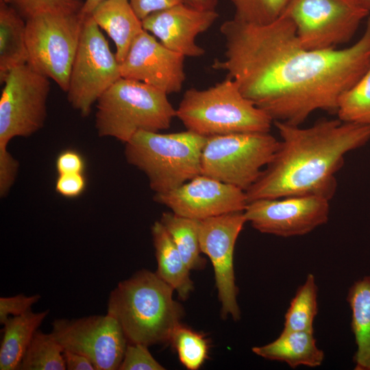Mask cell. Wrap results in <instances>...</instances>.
I'll use <instances>...</instances> for the list:
<instances>
[{"label": "cell", "instance_id": "1", "mask_svg": "<svg viewBox=\"0 0 370 370\" xmlns=\"http://www.w3.org/2000/svg\"><path fill=\"white\" fill-rule=\"evenodd\" d=\"M220 32L224 56L212 67L225 72L273 122L301 125L317 110L336 112L341 96L370 67V16L361 38L341 49L304 48L283 15L264 25L233 18Z\"/></svg>", "mask_w": 370, "mask_h": 370}, {"label": "cell", "instance_id": "2", "mask_svg": "<svg viewBox=\"0 0 370 370\" xmlns=\"http://www.w3.org/2000/svg\"><path fill=\"white\" fill-rule=\"evenodd\" d=\"M281 139L269 163L245 191L247 203L295 195L334 196L345 156L370 141V125L321 119L301 127L274 121Z\"/></svg>", "mask_w": 370, "mask_h": 370}, {"label": "cell", "instance_id": "3", "mask_svg": "<svg viewBox=\"0 0 370 370\" xmlns=\"http://www.w3.org/2000/svg\"><path fill=\"white\" fill-rule=\"evenodd\" d=\"M173 291L156 273L142 269L111 291L107 314L119 323L128 343L169 342L184 314Z\"/></svg>", "mask_w": 370, "mask_h": 370}, {"label": "cell", "instance_id": "4", "mask_svg": "<svg viewBox=\"0 0 370 370\" xmlns=\"http://www.w3.org/2000/svg\"><path fill=\"white\" fill-rule=\"evenodd\" d=\"M176 117L187 130L206 138L269 132L273 123L229 77L206 89H188L176 108Z\"/></svg>", "mask_w": 370, "mask_h": 370}, {"label": "cell", "instance_id": "5", "mask_svg": "<svg viewBox=\"0 0 370 370\" xmlns=\"http://www.w3.org/2000/svg\"><path fill=\"white\" fill-rule=\"evenodd\" d=\"M167 94L136 80L121 77L97 101L95 127L101 137L125 144L140 131L169 128L176 109Z\"/></svg>", "mask_w": 370, "mask_h": 370}, {"label": "cell", "instance_id": "6", "mask_svg": "<svg viewBox=\"0 0 370 370\" xmlns=\"http://www.w3.org/2000/svg\"><path fill=\"white\" fill-rule=\"evenodd\" d=\"M207 138L191 131H140L125 143L127 162L142 171L157 193L173 190L201 174Z\"/></svg>", "mask_w": 370, "mask_h": 370}, {"label": "cell", "instance_id": "7", "mask_svg": "<svg viewBox=\"0 0 370 370\" xmlns=\"http://www.w3.org/2000/svg\"><path fill=\"white\" fill-rule=\"evenodd\" d=\"M0 97V171L12 173L19 166L8 151L16 137H28L40 130L47 118L49 78L27 64L12 69L3 83Z\"/></svg>", "mask_w": 370, "mask_h": 370}, {"label": "cell", "instance_id": "8", "mask_svg": "<svg viewBox=\"0 0 370 370\" xmlns=\"http://www.w3.org/2000/svg\"><path fill=\"white\" fill-rule=\"evenodd\" d=\"M81 9L40 12L25 19L27 64L66 92L86 16Z\"/></svg>", "mask_w": 370, "mask_h": 370}, {"label": "cell", "instance_id": "9", "mask_svg": "<svg viewBox=\"0 0 370 370\" xmlns=\"http://www.w3.org/2000/svg\"><path fill=\"white\" fill-rule=\"evenodd\" d=\"M279 140L269 132L208 137L201 174L247 190L271 160Z\"/></svg>", "mask_w": 370, "mask_h": 370}, {"label": "cell", "instance_id": "10", "mask_svg": "<svg viewBox=\"0 0 370 370\" xmlns=\"http://www.w3.org/2000/svg\"><path fill=\"white\" fill-rule=\"evenodd\" d=\"M369 13L361 0H291L282 15L293 22L304 48L325 50L350 41Z\"/></svg>", "mask_w": 370, "mask_h": 370}, {"label": "cell", "instance_id": "11", "mask_svg": "<svg viewBox=\"0 0 370 370\" xmlns=\"http://www.w3.org/2000/svg\"><path fill=\"white\" fill-rule=\"evenodd\" d=\"M121 77L115 54L92 16L86 15L66 92L69 103L82 116H88L93 104Z\"/></svg>", "mask_w": 370, "mask_h": 370}, {"label": "cell", "instance_id": "12", "mask_svg": "<svg viewBox=\"0 0 370 370\" xmlns=\"http://www.w3.org/2000/svg\"><path fill=\"white\" fill-rule=\"evenodd\" d=\"M51 325V333L64 350L86 356L96 370L119 369L128 342L110 315L57 319Z\"/></svg>", "mask_w": 370, "mask_h": 370}, {"label": "cell", "instance_id": "13", "mask_svg": "<svg viewBox=\"0 0 370 370\" xmlns=\"http://www.w3.org/2000/svg\"><path fill=\"white\" fill-rule=\"evenodd\" d=\"M330 201L310 195L261 199L248 202L244 214L247 222L261 233L303 236L328 222Z\"/></svg>", "mask_w": 370, "mask_h": 370}, {"label": "cell", "instance_id": "14", "mask_svg": "<svg viewBox=\"0 0 370 370\" xmlns=\"http://www.w3.org/2000/svg\"><path fill=\"white\" fill-rule=\"evenodd\" d=\"M247 223L243 212H234L199 220V236L201 252L210 260L214 271L218 297L223 318H241L237 303L234 251L237 238Z\"/></svg>", "mask_w": 370, "mask_h": 370}, {"label": "cell", "instance_id": "15", "mask_svg": "<svg viewBox=\"0 0 370 370\" xmlns=\"http://www.w3.org/2000/svg\"><path fill=\"white\" fill-rule=\"evenodd\" d=\"M154 200L178 215L197 220L243 212L247 205L245 191L201 174L173 190L155 194Z\"/></svg>", "mask_w": 370, "mask_h": 370}, {"label": "cell", "instance_id": "16", "mask_svg": "<svg viewBox=\"0 0 370 370\" xmlns=\"http://www.w3.org/2000/svg\"><path fill=\"white\" fill-rule=\"evenodd\" d=\"M185 56L143 30L120 64L121 77L141 82L167 95L179 92L186 80Z\"/></svg>", "mask_w": 370, "mask_h": 370}, {"label": "cell", "instance_id": "17", "mask_svg": "<svg viewBox=\"0 0 370 370\" xmlns=\"http://www.w3.org/2000/svg\"><path fill=\"white\" fill-rule=\"evenodd\" d=\"M219 18L215 10H200L186 3L153 12L142 20L143 29L164 46L185 57L203 56L205 50L196 43Z\"/></svg>", "mask_w": 370, "mask_h": 370}, {"label": "cell", "instance_id": "18", "mask_svg": "<svg viewBox=\"0 0 370 370\" xmlns=\"http://www.w3.org/2000/svg\"><path fill=\"white\" fill-rule=\"evenodd\" d=\"M257 356L269 360L284 362L295 369L299 366L317 367L325 354L318 347L314 332L282 330L273 341L252 348Z\"/></svg>", "mask_w": 370, "mask_h": 370}, {"label": "cell", "instance_id": "19", "mask_svg": "<svg viewBox=\"0 0 370 370\" xmlns=\"http://www.w3.org/2000/svg\"><path fill=\"white\" fill-rule=\"evenodd\" d=\"M90 15L114 41L115 56L121 64L134 39L144 30L142 21L129 0H105L95 7Z\"/></svg>", "mask_w": 370, "mask_h": 370}, {"label": "cell", "instance_id": "20", "mask_svg": "<svg viewBox=\"0 0 370 370\" xmlns=\"http://www.w3.org/2000/svg\"><path fill=\"white\" fill-rule=\"evenodd\" d=\"M151 234L157 260L156 273L177 293L181 299H186L193 290L190 270L160 221L153 224Z\"/></svg>", "mask_w": 370, "mask_h": 370}, {"label": "cell", "instance_id": "21", "mask_svg": "<svg viewBox=\"0 0 370 370\" xmlns=\"http://www.w3.org/2000/svg\"><path fill=\"white\" fill-rule=\"evenodd\" d=\"M347 301L356 347L354 369L370 370V275L358 279L351 285Z\"/></svg>", "mask_w": 370, "mask_h": 370}, {"label": "cell", "instance_id": "22", "mask_svg": "<svg viewBox=\"0 0 370 370\" xmlns=\"http://www.w3.org/2000/svg\"><path fill=\"white\" fill-rule=\"evenodd\" d=\"M26 22L9 3L0 1V82L15 67L27 63Z\"/></svg>", "mask_w": 370, "mask_h": 370}, {"label": "cell", "instance_id": "23", "mask_svg": "<svg viewBox=\"0 0 370 370\" xmlns=\"http://www.w3.org/2000/svg\"><path fill=\"white\" fill-rule=\"evenodd\" d=\"M49 310L34 312L32 310L10 317L3 325L0 346V369L18 370L23 356Z\"/></svg>", "mask_w": 370, "mask_h": 370}, {"label": "cell", "instance_id": "24", "mask_svg": "<svg viewBox=\"0 0 370 370\" xmlns=\"http://www.w3.org/2000/svg\"><path fill=\"white\" fill-rule=\"evenodd\" d=\"M160 221L163 225L190 270L202 269L206 260L201 256L199 220L164 212Z\"/></svg>", "mask_w": 370, "mask_h": 370}, {"label": "cell", "instance_id": "25", "mask_svg": "<svg viewBox=\"0 0 370 370\" xmlns=\"http://www.w3.org/2000/svg\"><path fill=\"white\" fill-rule=\"evenodd\" d=\"M318 313V286L309 273L299 287L284 316V330L314 332V320Z\"/></svg>", "mask_w": 370, "mask_h": 370}, {"label": "cell", "instance_id": "26", "mask_svg": "<svg viewBox=\"0 0 370 370\" xmlns=\"http://www.w3.org/2000/svg\"><path fill=\"white\" fill-rule=\"evenodd\" d=\"M63 352L51 332L36 330L18 370H65Z\"/></svg>", "mask_w": 370, "mask_h": 370}, {"label": "cell", "instance_id": "27", "mask_svg": "<svg viewBox=\"0 0 370 370\" xmlns=\"http://www.w3.org/2000/svg\"><path fill=\"white\" fill-rule=\"evenodd\" d=\"M336 113L342 121L370 125V67L341 96Z\"/></svg>", "mask_w": 370, "mask_h": 370}, {"label": "cell", "instance_id": "28", "mask_svg": "<svg viewBox=\"0 0 370 370\" xmlns=\"http://www.w3.org/2000/svg\"><path fill=\"white\" fill-rule=\"evenodd\" d=\"M169 342L187 369H199L208 358L209 343L205 336L181 323L174 330Z\"/></svg>", "mask_w": 370, "mask_h": 370}, {"label": "cell", "instance_id": "29", "mask_svg": "<svg viewBox=\"0 0 370 370\" xmlns=\"http://www.w3.org/2000/svg\"><path fill=\"white\" fill-rule=\"evenodd\" d=\"M291 0H230L235 14L234 18L258 25L270 24L278 19Z\"/></svg>", "mask_w": 370, "mask_h": 370}, {"label": "cell", "instance_id": "30", "mask_svg": "<svg viewBox=\"0 0 370 370\" xmlns=\"http://www.w3.org/2000/svg\"><path fill=\"white\" fill-rule=\"evenodd\" d=\"M164 368L153 357L148 347L127 343L119 370H162Z\"/></svg>", "mask_w": 370, "mask_h": 370}, {"label": "cell", "instance_id": "31", "mask_svg": "<svg viewBox=\"0 0 370 370\" xmlns=\"http://www.w3.org/2000/svg\"><path fill=\"white\" fill-rule=\"evenodd\" d=\"M11 4L25 18L40 12L81 9L82 0H12Z\"/></svg>", "mask_w": 370, "mask_h": 370}, {"label": "cell", "instance_id": "32", "mask_svg": "<svg viewBox=\"0 0 370 370\" xmlns=\"http://www.w3.org/2000/svg\"><path fill=\"white\" fill-rule=\"evenodd\" d=\"M40 299L38 294L0 297V323L3 325L10 317L21 315L32 310V306Z\"/></svg>", "mask_w": 370, "mask_h": 370}, {"label": "cell", "instance_id": "33", "mask_svg": "<svg viewBox=\"0 0 370 370\" xmlns=\"http://www.w3.org/2000/svg\"><path fill=\"white\" fill-rule=\"evenodd\" d=\"M86 187V178L84 173L58 174L55 184L56 192L67 198L79 197Z\"/></svg>", "mask_w": 370, "mask_h": 370}, {"label": "cell", "instance_id": "34", "mask_svg": "<svg viewBox=\"0 0 370 370\" xmlns=\"http://www.w3.org/2000/svg\"><path fill=\"white\" fill-rule=\"evenodd\" d=\"M56 169L58 174L84 173L86 162L80 153L74 149L61 151L56 160Z\"/></svg>", "mask_w": 370, "mask_h": 370}, {"label": "cell", "instance_id": "35", "mask_svg": "<svg viewBox=\"0 0 370 370\" xmlns=\"http://www.w3.org/2000/svg\"><path fill=\"white\" fill-rule=\"evenodd\" d=\"M138 18L142 21L148 15L172 6L185 3V0H129Z\"/></svg>", "mask_w": 370, "mask_h": 370}, {"label": "cell", "instance_id": "36", "mask_svg": "<svg viewBox=\"0 0 370 370\" xmlns=\"http://www.w3.org/2000/svg\"><path fill=\"white\" fill-rule=\"evenodd\" d=\"M63 355L68 370H95L91 360L82 354L64 350Z\"/></svg>", "mask_w": 370, "mask_h": 370}, {"label": "cell", "instance_id": "37", "mask_svg": "<svg viewBox=\"0 0 370 370\" xmlns=\"http://www.w3.org/2000/svg\"><path fill=\"white\" fill-rule=\"evenodd\" d=\"M185 3L200 10H215L218 0H185Z\"/></svg>", "mask_w": 370, "mask_h": 370}, {"label": "cell", "instance_id": "38", "mask_svg": "<svg viewBox=\"0 0 370 370\" xmlns=\"http://www.w3.org/2000/svg\"><path fill=\"white\" fill-rule=\"evenodd\" d=\"M105 0H86L84 2L81 13L84 16L90 15L95 7Z\"/></svg>", "mask_w": 370, "mask_h": 370}, {"label": "cell", "instance_id": "39", "mask_svg": "<svg viewBox=\"0 0 370 370\" xmlns=\"http://www.w3.org/2000/svg\"><path fill=\"white\" fill-rule=\"evenodd\" d=\"M362 3L370 10V0H361Z\"/></svg>", "mask_w": 370, "mask_h": 370}, {"label": "cell", "instance_id": "40", "mask_svg": "<svg viewBox=\"0 0 370 370\" xmlns=\"http://www.w3.org/2000/svg\"><path fill=\"white\" fill-rule=\"evenodd\" d=\"M1 1L10 4L12 0H1Z\"/></svg>", "mask_w": 370, "mask_h": 370}]
</instances>
